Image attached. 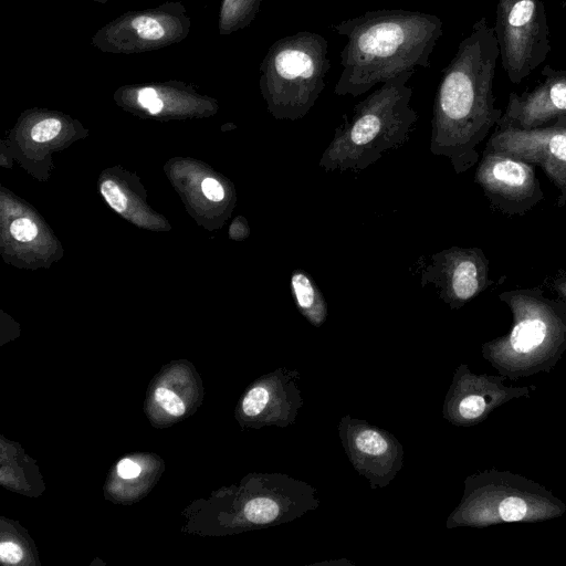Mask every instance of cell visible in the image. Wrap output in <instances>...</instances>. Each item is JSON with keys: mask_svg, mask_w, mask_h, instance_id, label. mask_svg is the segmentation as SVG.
<instances>
[{"mask_svg": "<svg viewBox=\"0 0 566 566\" xmlns=\"http://www.w3.org/2000/svg\"><path fill=\"white\" fill-rule=\"evenodd\" d=\"M499 56L493 27L483 17L442 70L433 103L430 151L448 158L455 174L478 164L479 145L503 115L493 93Z\"/></svg>", "mask_w": 566, "mask_h": 566, "instance_id": "obj_1", "label": "cell"}, {"mask_svg": "<svg viewBox=\"0 0 566 566\" xmlns=\"http://www.w3.org/2000/svg\"><path fill=\"white\" fill-rule=\"evenodd\" d=\"M331 29L347 38L334 93L357 97L399 73L430 67V55L442 35V21L419 11L379 9L332 24Z\"/></svg>", "mask_w": 566, "mask_h": 566, "instance_id": "obj_2", "label": "cell"}, {"mask_svg": "<svg viewBox=\"0 0 566 566\" xmlns=\"http://www.w3.org/2000/svg\"><path fill=\"white\" fill-rule=\"evenodd\" d=\"M512 313L509 332L482 344V357L506 379L549 373L566 352V303L539 286L499 294Z\"/></svg>", "mask_w": 566, "mask_h": 566, "instance_id": "obj_3", "label": "cell"}, {"mask_svg": "<svg viewBox=\"0 0 566 566\" xmlns=\"http://www.w3.org/2000/svg\"><path fill=\"white\" fill-rule=\"evenodd\" d=\"M415 71L399 73L356 104L334 133L318 166L325 171L364 170L402 146L418 119L407 85Z\"/></svg>", "mask_w": 566, "mask_h": 566, "instance_id": "obj_4", "label": "cell"}, {"mask_svg": "<svg viewBox=\"0 0 566 566\" xmlns=\"http://www.w3.org/2000/svg\"><path fill=\"white\" fill-rule=\"evenodd\" d=\"M463 495L446 527L484 528L503 523H537L558 518L566 503L524 475L494 468L464 479Z\"/></svg>", "mask_w": 566, "mask_h": 566, "instance_id": "obj_5", "label": "cell"}, {"mask_svg": "<svg viewBox=\"0 0 566 566\" xmlns=\"http://www.w3.org/2000/svg\"><path fill=\"white\" fill-rule=\"evenodd\" d=\"M331 69L326 39L301 31L275 41L260 64V90L275 119L296 120L314 106Z\"/></svg>", "mask_w": 566, "mask_h": 566, "instance_id": "obj_6", "label": "cell"}, {"mask_svg": "<svg viewBox=\"0 0 566 566\" xmlns=\"http://www.w3.org/2000/svg\"><path fill=\"white\" fill-rule=\"evenodd\" d=\"M493 30L502 66L513 84H520L551 53L543 0H499Z\"/></svg>", "mask_w": 566, "mask_h": 566, "instance_id": "obj_7", "label": "cell"}, {"mask_svg": "<svg viewBox=\"0 0 566 566\" xmlns=\"http://www.w3.org/2000/svg\"><path fill=\"white\" fill-rule=\"evenodd\" d=\"M189 30L186 8L180 2H166L112 20L95 33L92 44L106 53H143L180 42Z\"/></svg>", "mask_w": 566, "mask_h": 566, "instance_id": "obj_8", "label": "cell"}, {"mask_svg": "<svg viewBox=\"0 0 566 566\" xmlns=\"http://www.w3.org/2000/svg\"><path fill=\"white\" fill-rule=\"evenodd\" d=\"M474 182L490 207L507 217H522L544 199L535 166L497 150L483 149Z\"/></svg>", "mask_w": 566, "mask_h": 566, "instance_id": "obj_9", "label": "cell"}, {"mask_svg": "<svg viewBox=\"0 0 566 566\" xmlns=\"http://www.w3.org/2000/svg\"><path fill=\"white\" fill-rule=\"evenodd\" d=\"M484 148L539 166L558 190L557 207H566V117L528 130L496 125Z\"/></svg>", "mask_w": 566, "mask_h": 566, "instance_id": "obj_10", "label": "cell"}, {"mask_svg": "<svg viewBox=\"0 0 566 566\" xmlns=\"http://www.w3.org/2000/svg\"><path fill=\"white\" fill-rule=\"evenodd\" d=\"M502 375L476 374L468 364H460L442 406V417L457 427L483 422L495 409L517 398H530L535 385L513 387Z\"/></svg>", "mask_w": 566, "mask_h": 566, "instance_id": "obj_11", "label": "cell"}, {"mask_svg": "<svg viewBox=\"0 0 566 566\" xmlns=\"http://www.w3.org/2000/svg\"><path fill=\"white\" fill-rule=\"evenodd\" d=\"M489 260L480 248L451 247L422 262L420 283L433 284L438 296L452 310H459L495 282L489 276Z\"/></svg>", "mask_w": 566, "mask_h": 566, "instance_id": "obj_12", "label": "cell"}, {"mask_svg": "<svg viewBox=\"0 0 566 566\" xmlns=\"http://www.w3.org/2000/svg\"><path fill=\"white\" fill-rule=\"evenodd\" d=\"M342 446L370 489L387 486L403 467V447L390 432L346 415L338 423Z\"/></svg>", "mask_w": 566, "mask_h": 566, "instance_id": "obj_13", "label": "cell"}, {"mask_svg": "<svg viewBox=\"0 0 566 566\" xmlns=\"http://www.w3.org/2000/svg\"><path fill=\"white\" fill-rule=\"evenodd\" d=\"M296 369L276 368L258 379L244 394L240 411L254 427L286 428L296 421L303 398Z\"/></svg>", "mask_w": 566, "mask_h": 566, "instance_id": "obj_14", "label": "cell"}, {"mask_svg": "<svg viewBox=\"0 0 566 566\" xmlns=\"http://www.w3.org/2000/svg\"><path fill=\"white\" fill-rule=\"evenodd\" d=\"M543 81L521 95L512 92L496 125L534 129L566 117V70L545 65Z\"/></svg>", "mask_w": 566, "mask_h": 566, "instance_id": "obj_15", "label": "cell"}, {"mask_svg": "<svg viewBox=\"0 0 566 566\" xmlns=\"http://www.w3.org/2000/svg\"><path fill=\"white\" fill-rule=\"evenodd\" d=\"M291 294L296 308L313 326H322L327 318V303L312 276L303 270H294L290 276Z\"/></svg>", "mask_w": 566, "mask_h": 566, "instance_id": "obj_16", "label": "cell"}, {"mask_svg": "<svg viewBox=\"0 0 566 566\" xmlns=\"http://www.w3.org/2000/svg\"><path fill=\"white\" fill-rule=\"evenodd\" d=\"M263 0H222L219 13V33L229 35L244 29L255 19Z\"/></svg>", "mask_w": 566, "mask_h": 566, "instance_id": "obj_17", "label": "cell"}, {"mask_svg": "<svg viewBox=\"0 0 566 566\" xmlns=\"http://www.w3.org/2000/svg\"><path fill=\"white\" fill-rule=\"evenodd\" d=\"M155 400L159 406L172 416H181L185 412L182 400L171 390L159 387L155 390Z\"/></svg>", "mask_w": 566, "mask_h": 566, "instance_id": "obj_18", "label": "cell"}, {"mask_svg": "<svg viewBox=\"0 0 566 566\" xmlns=\"http://www.w3.org/2000/svg\"><path fill=\"white\" fill-rule=\"evenodd\" d=\"M62 124L59 119L50 117L40 120L31 129L33 140L43 143L53 139L61 132Z\"/></svg>", "mask_w": 566, "mask_h": 566, "instance_id": "obj_19", "label": "cell"}, {"mask_svg": "<svg viewBox=\"0 0 566 566\" xmlns=\"http://www.w3.org/2000/svg\"><path fill=\"white\" fill-rule=\"evenodd\" d=\"M101 192L115 211L123 212L126 209L127 199L113 180L103 181Z\"/></svg>", "mask_w": 566, "mask_h": 566, "instance_id": "obj_20", "label": "cell"}, {"mask_svg": "<svg viewBox=\"0 0 566 566\" xmlns=\"http://www.w3.org/2000/svg\"><path fill=\"white\" fill-rule=\"evenodd\" d=\"M10 232L15 240L29 242L36 237L38 228L30 219L20 218L11 223Z\"/></svg>", "mask_w": 566, "mask_h": 566, "instance_id": "obj_21", "label": "cell"}, {"mask_svg": "<svg viewBox=\"0 0 566 566\" xmlns=\"http://www.w3.org/2000/svg\"><path fill=\"white\" fill-rule=\"evenodd\" d=\"M544 283L556 294L557 298L566 303V270L558 269L546 277Z\"/></svg>", "mask_w": 566, "mask_h": 566, "instance_id": "obj_22", "label": "cell"}, {"mask_svg": "<svg viewBox=\"0 0 566 566\" xmlns=\"http://www.w3.org/2000/svg\"><path fill=\"white\" fill-rule=\"evenodd\" d=\"M23 553L21 547L10 541L0 544V558L3 563L17 564L22 559Z\"/></svg>", "mask_w": 566, "mask_h": 566, "instance_id": "obj_23", "label": "cell"}, {"mask_svg": "<svg viewBox=\"0 0 566 566\" xmlns=\"http://www.w3.org/2000/svg\"><path fill=\"white\" fill-rule=\"evenodd\" d=\"M201 188L203 191V195L212 201L219 202L222 199H224V189L221 186L219 181H217L213 178H206L202 184Z\"/></svg>", "mask_w": 566, "mask_h": 566, "instance_id": "obj_24", "label": "cell"}, {"mask_svg": "<svg viewBox=\"0 0 566 566\" xmlns=\"http://www.w3.org/2000/svg\"><path fill=\"white\" fill-rule=\"evenodd\" d=\"M140 471V467L130 459H123L117 464V474L123 479L137 478Z\"/></svg>", "mask_w": 566, "mask_h": 566, "instance_id": "obj_25", "label": "cell"}, {"mask_svg": "<svg viewBox=\"0 0 566 566\" xmlns=\"http://www.w3.org/2000/svg\"><path fill=\"white\" fill-rule=\"evenodd\" d=\"M560 8L566 11V0H563L560 3Z\"/></svg>", "mask_w": 566, "mask_h": 566, "instance_id": "obj_26", "label": "cell"}, {"mask_svg": "<svg viewBox=\"0 0 566 566\" xmlns=\"http://www.w3.org/2000/svg\"><path fill=\"white\" fill-rule=\"evenodd\" d=\"M94 1L99 2V3H105V2H107L108 0H94Z\"/></svg>", "mask_w": 566, "mask_h": 566, "instance_id": "obj_27", "label": "cell"}]
</instances>
